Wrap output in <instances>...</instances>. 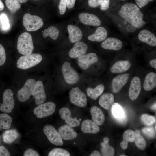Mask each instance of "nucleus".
Here are the masks:
<instances>
[{
	"instance_id": "29",
	"label": "nucleus",
	"mask_w": 156,
	"mask_h": 156,
	"mask_svg": "<svg viewBox=\"0 0 156 156\" xmlns=\"http://www.w3.org/2000/svg\"><path fill=\"white\" fill-rule=\"evenodd\" d=\"M104 86L102 84H99L95 88H87L86 90L88 96L93 100H95L103 93L104 90Z\"/></svg>"
},
{
	"instance_id": "37",
	"label": "nucleus",
	"mask_w": 156,
	"mask_h": 156,
	"mask_svg": "<svg viewBox=\"0 0 156 156\" xmlns=\"http://www.w3.org/2000/svg\"><path fill=\"white\" fill-rule=\"evenodd\" d=\"M101 145L102 147L101 151L104 156H113L114 154V149L109 146L108 143L104 142L101 143Z\"/></svg>"
},
{
	"instance_id": "53",
	"label": "nucleus",
	"mask_w": 156,
	"mask_h": 156,
	"mask_svg": "<svg viewBox=\"0 0 156 156\" xmlns=\"http://www.w3.org/2000/svg\"><path fill=\"white\" fill-rule=\"evenodd\" d=\"M4 8V5L1 0H0V11L2 10Z\"/></svg>"
},
{
	"instance_id": "41",
	"label": "nucleus",
	"mask_w": 156,
	"mask_h": 156,
	"mask_svg": "<svg viewBox=\"0 0 156 156\" xmlns=\"http://www.w3.org/2000/svg\"><path fill=\"white\" fill-rule=\"evenodd\" d=\"M6 59L5 49L0 44V66L3 65Z\"/></svg>"
},
{
	"instance_id": "21",
	"label": "nucleus",
	"mask_w": 156,
	"mask_h": 156,
	"mask_svg": "<svg viewBox=\"0 0 156 156\" xmlns=\"http://www.w3.org/2000/svg\"><path fill=\"white\" fill-rule=\"evenodd\" d=\"M70 42L73 43L80 40L82 36V33L80 29L77 26L69 24L67 26Z\"/></svg>"
},
{
	"instance_id": "11",
	"label": "nucleus",
	"mask_w": 156,
	"mask_h": 156,
	"mask_svg": "<svg viewBox=\"0 0 156 156\" xmlns=\"http://www.w3.org/2000/svg\"><path fill=\"white\" fill-rule=\"evenodd\" d=\"M31 95L34 98L35 102L36 105H39L45 102L46 95L42 81H38L36 82Z\"/></svg>"
},
{
	"instance_id": "32",
	"label": "nucleus",
	"mask_w": 156,
	"mask_h": 156,
	"mask_svg": "<svg viewBox=\"0 0 156 156\" xmlns=\"http://www.w3.org/2000/svg\"><path fill=\"white\" fill-rule=\"evenodd\" d=\"M12 121V117L5 113L0 114V129H8Z\"/></svg>"
},
{
	"instance_id": "24",
	"label": "nucleus",
	"mask_w": 156,
	"mask_h": 156,
	"mask_svg": "<svg viewBox=\"0 0 156 156\" xmlns=\"http://www.w3.org/2000/svg\"><path fill=\"white\" fill-rule=\"evenodd\" d=\"M90 112L93 121L97 125H102L105 120L102 111L97 106H93L91 108Z\"/></svg>"
},
{
	"instance_id": "44",
	"label": "nucleus",
	"mask_w": 156,
	"mask_h": 156,
	"mask_svg": "<svg viewBox=\"0 0 156 156\" xmlns=\"http://www.w3.org/2000/svg\"><path fill=\"white\" fill-rule=\"evenodd\" d=\"M24 156H39L38 152L31 148H29L26 150L23 154Z\"/></svg>"
},
{
	"instance_id": "20",
	"label": "nucleus",
	"mask_w": 156,
	"mask_h": 156,
	"mask_svg": "<svg viewBox=\"0 0 156 156\" xmlns=\"http://www.w3.org/2000/svg\"><path fill=\"white\" fill-rule=\"evenodd\" d=\"M139 39L150 46L154 47L156 45V38L152 33L147 30L141 31L138 35Z\"/></svg>"
},
{
	"instance_id": "22",
	"label": "nucleus",
	"mask_w": 156,
	"mask_h": 156,
	"mask_svg": "<svg viewBox=\"0 0 156 156\" xmlns=\"http://www.w3.org/2000/svg\"><path fill=\"white\" fill-rule=\"evenodd\" d=\"M82 132L86 133L96 134L99 131L98 125L90 120H86L83 121L81 127Z\"/></svg>"
},
{
	"instance_id": "1",
	"label": "nucleus",
	"mask_w": 156,
	"mask_h": 156,
	"mask_svg": "<svg viewBox=\"0 0 156 156\" xmlns=\"http://www.w3.org/2000/svg\"><path fill=\"white\" fill-rule=\"evenodd\" d=\"M119 15L137 28L143 27L146 22L143 20V14L137 5L133 3H126L122 6Z\"/></svg>"
},
{
	"instance_id": "59",
	"label": "nucleus",
	"mask_w": 156,
	"mask_h": 156,
	"mask_svg": "<svg viewBox=\"0 0 156 156\" xmlns=\"http://www.w3.org/2000/svg\"><path fill=\"white\" fill-rule=\"evenodd\" d=\"M35 0V1H36V0Z\"/></svg>"
},
{
	"instance_id": "31",
	"label": "nucleus",
	"mask_w": 156,
	"mask_h": 156,
	"mask_svg": "<svg viewBox=\"0 0 156 156\" xmlns=\"http://www.w3.org/2000/svg\"><path fill=\"white\" fill-rule=\"evenodd\" d=\"M111 107L112 114L115 119L121 118L126 114L122 107L118 103H114Z\"/></svg>"
},
{
	"instance_id": "7",
	"label": "nucleus",
	"mask_w": 156,
	"mask_h": 156,
	"mask_svg": "<svg viewBox=\"0 0 156 156\" xmlns=\"http://www.w3.org/2000/svg\"><path fill=\"white\" fill-rule=\"evenodd\" d=\"M69 97L71 102L77 106L83 107L87 105L86 97L78 87L72 88L69 93Z\"/></svg>"
},
{
	"instance_id": "60",
	"label": "nucleus",
	"mask_w": 156,
	"mask_h": 156,
	"mask_svg": "<svg viewBox=\"0 0 156 156\" xmlns=\"http://www.w3.org/2000/svg\"></svg>"
},
{
	"instance_id": "13",
	"label": "nucleus",
	"mask_w": 156,
	"mask_h": 156,
	"mask_svg": "<svg viewBox=\"0 0 156 156\" xmlns=\"http://www.w3.org/2000/svg\"><path fill=\"white\" fill-rule=\"evenodd\" d=\"M59 113L61 118L65 120L66 123L71 127H76L80 124L79 121L76 118H73L71 117V112L68 108L62 107L59 111Z\"/></svg>"
},
{
	"instance_id": "10",
	"label": "nucleus",
	"mask_w": 156,
	"mask_h": 156,
	"mask_svg": "<svg viewBox=\"0 0 156 156\" xmlns=\"http://www.w3.org/2000/svg\"><path fill=\"white\" fill-rule=\"evenodd\" d=\"M43 132L49 141L56 146H62L63 143L58 132L52 125H48L43 128Z\"/></svg>"
},
{
	"instance_id": "16",
	"label": "nucleus",
	"mask_w": 156,
	"mask_h": 156,
	"mask_svg": "<svg viewBox=\"0 0 156 156\" xmlns=\"http://www.w3.org/2000/svg\"><path fill=\"white\" fill-rule=\"evenodd\" d=\"M87 49V45L84 42L79 41L76 42L70 51L69 55L72 58L79 57L84 55Z\"/></svg>"
},
{
	"instance_id": "48",
	"label": "nucleus",
	"mask_w": 156,
	"mask_h": 156,
	"mask_svg": "<svg viewBox=\"0 0 156 156\" xmlns=\"http://www.w3.org/2000/svg\"><path fill=\"white\" fill-rule=\"evenodd\" d=\"M118 123L122 125H124L127 123V118L126 114L122 118L119 119H115Z\"/></svg>"
},
{
	"instance_id": "54",
	"label": "nucleus",
	"mask_w": 156,
	"mask_h": 156,
	"mask_svg": "<svg viewBox=\"0 0 156 156\" xmlns=\"http://www.w3.org/2000/svg\"><path fill=\"white\" fill-rule=\"evenodd\" d=\"M103 142L106 143H108L109 139L107 137H105L103 139Z\"/></svg>"
},
{
	"instance_id": "28",
	"label": "nucleus",
	"mask_w": 156,
	"mask_h": 156,
	"mask_svg": "<svg viewBox=\"0 0 156 156\" xmlns=\"http://www.w3.org/2000/svg\"><path fill=\"white\" fill-rule=\"evenodd\" d=\"M123 141L120 144L121 147L125 150L128 147L129 142H133L134 141L135 132L132 130L128 129L126 131L123 135Z\"/></svg>"
},
{
	"instance_id": "18",
	"label": "nucleus",
	"mask_w": 156,
	"mask_h": 156,
	"mask_svg": "<svg viewBox=\"0 0 156 156\" xmlns=\"http://www.w3.org/2000/svg\"><path fill=\"white\" fill-rule=\"evenodd\" d=\"M58 131L62 138L65 140H73L77 136L75 130L68 125L61 126L58 128Z\"/></svg>"
},
{
	"instance_id": "35",
	"label": "nucleus",
	"mask_w": 156,
	"mask_h": 156,
	"mask_svg": "<svg viewBox=\"0 0 156 156\" xmlns=\"http://www.w3.org/2000/svg\"><path fill=\"white\" fill-rule=\"evenodd\" d=\"M59 33L58 30L55 27L53 26L49 27L47 29H46L44 31L43 36L46 38L49 36L53 40L56 39L58 36Z\"/></svg>"
},
{
	"instance_id": "12",
	"label": "nucleus",
	"mask_w": 156,
	"mask_h": 156,
	"mask_svg": "<svg viewBox=\"0 0 156 156\" xmlns=\"http://www.w3.org/2000/svg\"><path fill=\"white\" fill-rule=\"evenodd\" d=\"M98 57L96 54L93 53L83 55L78 57V64L79 67L83 70H86L92 64L97 62Z\"/></svg>"
},
{
	"instance_id": "9",
	"label": "nucleus",
	"mask_w": 156,
	"mask_h": 156,
	"mask_svg": "<svg viewBox=\"0 0 156 156\" xmlns=\"http://www.w3.org/2000/svg\"><path fill=\"white\" fill-rule=\"evenodd\" d=\"M13 96V93L10 89H7L4 91L3 97V103L0 106L1 112L6 113L12 112L15 106Z\"/></svg>"
},
{
	"instance_id": "27",
	"label": "nucleus",
	"mask_w": 156,
	"mask_h": 156,
	"mask_svg": "<svg viewBox=\"0 0 156 156\" xmlns=\"http://www.w3.org/2000/svg\"><path fill=\"white\" fill-rule=\"evenodd\" d=\"M156 86V74L151 72L148 74L145 77L143 88L146 91H149L153 89Z\"/></svg>"
},
{
	"instance_id": "42",
	"label": "nucleus",
	"mask_w": 156,
	"mask_h": 156,
	"mask_svg": "<svg viewBox=\"0 0 156 156\" xmlns=\"http://www.w3.org/2000/svg\"><path fill=\"white\" fill-rule=\"evenodd\" d=\"M67 0H60L58 6L60 14H64L66 10Z\"/></svg>"
},
{
	"instance_id": "26",
	"label": "nucleus",
	"mask_w": 156,
	"mask_h": 156,
	"mask_svg": "<svg viewBox=\"0 0 156 156\" xmlns=\"http://www.w3.org/2000/svg\"><path fill=\"white\" fill-rule=\"evenodd\" d=\"M107 32L106 30L103 27H98L95 33L88 37V39L92 41L101 42L106 38Z\"/></svg>"
},
{
	"instance_id": "39",
	"label": "nucleus",
	"mask_w": 156,
	"mask_h": 156,
	"mask_svg": "<svg viewBox=\"0 0 156 156\" xmlns=\"http://www.w3.org/2000/svg\"><path fill=\"white\" fill-rule=\"evenodd\" d=\"M141 119L144 123L148 126L152 125L156 121L154 116L147 114L142 115L141 117Z\"/></svg>"
},
{
	"instance_id": "30",
	"label": "nucleus",
	"mask_w": 156,
	"mask_h": 156,
	"mask_svg": "<svg viewBox=\"0 0 156 156\" xmlns=\"http://www.w3.org/2000/svg\"><path fill=\"white\" fill-rule=\"evenodd\" d=\"M19 134L16 129L6 131L2 135L3 142L7 144H11L18 137Z\"/></svg>"
},
{
	"instance_id": "17",
	"label": "nucleus",
	"mask_w": 156,
	"mask_h": 156,
	"mask_svg": "<svg viewBox=\"0 0 156 156\" xmlns=\"http://www.w3.org/2000/svg\"><path fill=\"white\" fill-rule=\"evenodd\" d=\"M79 17L81 21L85 25L98 26L101 23L98 17L93 14L83 13L79 14Z\"/></svg>"
},
{
	"instance_id": "49",
	"label": "nucleus",
	"mask_w": 156,
	"mask_h": 156,
	"mask_svg": "<svg viewBox=\"0 0 156 156\" xmlns=\"http://www.w3.org/2000/svg\"><path fill=\"white\" fill-rule=\"evenodd\" d=\"M76 0H67V6L69 9L72 8L74 6Z\"/></svg>"
},
{
	"instance_id": "56",
	"label": "nucleus",
	"mask_w": 156,
	"mask_h": 156,
	"mask_svg": "<svg viewBox=\"0 0 156 156\" xmlns=\"http://www.w3.org/2000/svg\"><path fill=\"white\" fill-rule=\"evenodd\" d=\"M18 1L21 3H23L26 2L28 0H18Z\"/></svg>"
},
{
	"instance_id": "57",
	"label": "nucleus",
	"mask_w": 156,
	"mask_h": 156,
	"mask_svg": "<svg viewBox=\"0 0 156 156\" xmlns=\"http://www.w3.org/2000/svg\"><path fill=\"white\" fill-rule=\"evenodd\" d=\"M121 156H126L125 155H120Z\"/></svg>"
},
{
	"instance_id": "34",
	"label": "nucleus",
	"mask_w": 156,
	"mask_h": 156,
	"mask_svg": "<svg viewBox=\"0 0 156 156\" xmlns=\"http://www.w3.org/2000/svg\"><path fill=\"white\" fill-rule=\"evenodd\" d=\"M20 3L18 0H6L5 4L11 13H15L21 8Z\"/></svg>"
},
{
	"instance_id": "55",
	"label": "nucleus",
	"mask_w": 156,
	"mask_h": 156,
	"mask_svg": "<svg viewBox=\"0 0 156 156\" xmlns=\"http://www.w3.org/2000/svg\"><path fill=\"white\" fill-rule=\"evenodd\" d=\"M151 109L155 110H156V103L154 104L151 107Z\"/></svg>"
},
{
	"instance_id": "23",
	"label": "nucleus",
	"mask_w": 156,
	"mask_h": 156,
	"mask_svg": "<svg viewBox=\"0 0 156 156\" xmlns=\"http://www.w3.org/2000/svg\"><path fill=\"white\" fill-rule=\"evenodd\" d=\"M131 64L128 60L119 61L115 62L110 68L111 72L113 73L125 72L130 68Z\"/></svg>"
},
{
	"instance_id": "45",
	"label": "nucleus",
	"mask_w": 156,
	"mask_h": 156,
	"mask_svg": "<svg viewBox=\"0 0 156 156\" xmlns=\"http://www.w3.org/2000/svg\"><path fill=\"white\" fill-rule=\"evenodd\" d=\"M135 2L139 8H142L146 6L150 2L153 0H135Z\"/></svg>"
},
{
	"instance_id": "38",
	"label": "nucleus",
	"mask_w": 156,
	"mask_h": 156,
	"mask_svg": "<svg viewBox=\"0 0 156 156\" xmlns=\"http://www.w3.org/2000/svg\"><path fill=\"white\" fill-rule=\"evenodd\" d=\"M48 156H69L70 154L67 150L61 148H55L51 150Z\"/></svg>"
},
{
	"instance_id": "51",
	"label": "nucleus",
	"mask_w": 156,
	"mask_h": 156,
	"mask_svg": "<svg viewBox=\"0 0 156 156\" xmlns=\"http://www.w3.org/2000/svg\"><path fill=\"white\" fill-rule=\"evenodd\" d=\"M150 66L153 68L156 69V59H154L151 60L149 62Z\"/></svg>"
},
{
	"instance_id": "5",
	"label": "nucleus",
	"mask_w": 156,
	"mask_h": 156,
	"mask_svg": "<svg viewBox=\"0 0 156 156\" xmlns=\"http://www.w3.org/2000/svg\"><path fill=\"white\" fill-rule=\"evenodd\" d=\"M62 72L65 81L69 84H74L77 83L79 77L78 73L71 66L70 63L65 62L62 68Z\"/></svg>"
},
{
	"instance_id": "4",
	"label": "nucleus",
	"mask_w": 156,
	"mask_h": 156,
	"mask_svg": "<svg viewBox=\"0 0 156 156\" xmlns=\"http://www.w3.org/2000/svg\"><path fill=\"white\" fill-rule=\"evenodd\" d=\"M23 25L29 31H35L41 28L43 25L42 19L36 15L26 13L23 17Z\"/></svg>"
},
{
	"instance_id": "40",
	"label": "nucleus",
	"mask_w": 156,
	"mask_h": 156,
	"mask_svg": "<svg viewBox=\"0 0 156 156\" xmlns=\"http://www.w3.org/2000/svg\"><path fill=\"white\" fill-rule=\"evenodd\" d=\"M142 133L150 138H153L155 136V130L152 127H145L142 129Z\"/></svg>"
},
{
	"instance_id": "52",
	"label": "nucleus",
	"mask_w": 156,
	"mask_h": 156,
	"mask_svg": "<svg viewBox=\"0 0 156 156\" xmlns=\"http://www.w3.org/2000/svg\"><path fill=\"white\" fill-rule=\"evenodd\" d=\"M101 155L99 152L97 151H94L90 155V156H99Z\"/></svg>"
},
{
	"instance_id": "47",
	"label": "nucleus",
	"mask_w": 156,
	"mask_h": 156,
	"mask_svg": "<svg viewBox=\"0 0 156 156\" xmlns=\"http://www.w3.org/2000/svg\"><path fill=\"white\" fill-rule=\"evenodd\" d=\"M101 0H88L89 6L92 7H96L99 5Z\"/></svg>"
},
{
	"instance_id": "43",
	"label": "nucleus",
	"mask_w": 156,
	"mask_h": 156,
	"mask_svg": "<svg viewBox=\"0 0 156 156\" xmlns=\"http://www.w3.org/2000/svg\"><path fill=\"white\" fill-rule=\"evenodd\" d=\"M110 0H101L99 3L101 9L103 11L107 10L109 7Z\"/></svg>"
},
{
	"instance_id": "3",
	"label": "nucleus",
	"mask_w": 156,
	"mask_h": 156,
	"mask_svg": "<svg viewBox=\"0 0 156 156\" xmlns=\"http://www.w3.org/2000/svg\"><path fill=\"white\" fill-rule=\"evenodd\" d=\"M42 59V56L38 53L25 55L18 59L17 62V66L21 69H27L39 63Z\"/></svg>"
},
{
	"instance_id": "58",
	"label": "nucleus",
	"mask_w": 156,
	"mask_h": 156,
	"mask_svg": "<svg viewBox=\"0 0 156 156\" xmlns=\"http://www.w3.org/2000/svg\"><path fill=\"white\" fill-rule=\"evenodd\" d=\"M121 0V1H124L125 0Z\"/></svg>"
},
{
	"instance_id": "36",
	"label": "nucleus",
	"mask_w": 156,
	"mask_h": 156,
	"mask_svg": "<svg viewBox=\"0 0 156 156\" xmlns=\"http://www.w3.org/2000/svg\"><path fill=\"white\" fill-rule=\"evenodd\" d=\"M10 27L9 19L4 13L0 14V29L3 31H8Z\"/></svg>"
},
{
	"instance_id": "8",
	"label": "nucleus",
	"mask_w": 156,
	"mask_h": 156,
	"mask_svg": "<svg viewBox=\"0 0 156 156\" xmlns=\"http://www.w3.org/2000/svg\"><path fill=\"white\" fill-rule=\"evenodd\" d=\"M36 83V80L33 79H30L26 81L23 86L17 92V98L20 101L24 102L29 99Z\"/></svg>"
},
{
	"instance_id": "46",
	"label": "nucleus",
	"mask_w": 156,
	"mask_h": 156,
	"mask_svg": "<svg viewBox=\"0 0 156 156\" xmlns=\"http://www.w3.org/2000/svg\"><path fill=\"white\" fill-rule=\"evenodd\" d=\"M10 154L7 149L3 146H0V156H10Z\"/></svg>"
},
{
	"instance_id": "50",
	"label": "nucleus",
	"mask_w": 156,
	"mask_h": 156,
	"mask_svg": "<svg viewBox=\"0 0 156 156\" xmlns=\"http://www.w3.org/2000/svg\"><path fill=\"white\" fill-rule=\"evenodd\" d=\"M136 28L133 25H128L126 27V30L129 32L132 33L135 31L136 30Z\"/></svg>"
},
{
	"instance_id": "25",
	"label": "nucleus",
	"mask_w": 156,
	"mask_h": 156,
	"mask_svg": "<svg viewBox=\"0 0 156 156\" xmlns=\"http://www.w3.org/2000/svg\"><path fill=\"white\" fill-rule=\"evenodd\" d=\"M114 101L113 95L109 93H105L99 98V105L105 109L108 110L111 107Z\"/></svg>"
},
{
	"instance_id": "14",
	"label": "nucleus",
	"mask_w": 156,
	"mask_h": 156,
	"mask_svg": "<svg viewBox=\"0 0 156 156\" xmlns=\"http://www.w3.org/2000/svg\"><path fill=\"white\" fill-rule=\"evenodd\" d=\"M141 90V81L140 78L137 77H134L132 79L129 90L130 98L134 101L137 99Z\"/></svg>"
},
{
	"instance_id": "33",
	"label": "nucleus",
	"mask_w": 156,
	"mask_h": 156,
	"mask_svg": "<svg viewBox=\"0 0 156 156\" xmlns=\"http://www.w3.org/2000/svg\"><path fill=\"white\" fill-rule=\"evenodd\" d=\"M137 146L140 149L144 150L146 147V141L143 137L141 135L140 131L138 130L135 132L134 141Z\"/></svg>"
},
{
	"instance_id": "15",
	"label": "nucleus",
	"mask_w": 156,
	"mask_h": 156,
	"mask_svg": "<svg viewBox=\"0 0 156 156\" xmlns=\"http://www.w3.org/2000/svg\"><path fill=\"white\" fill-rule=\"evenodd\" d=\"M129 78V73H126L118 75L115 77L112 82L113 92H118L126 84Z\"/></svg>"
},
{
	"instance_id": "6",
	"label": "nucleus",
	"mask_w": 156,
	"mask_h": 156,
	"mask_svg": "<svg viewBox=\"0 0 156 156\" xmlns=\"http://www.w3.org/2000/svg\"><path fill=\"white\" fill-rule=\"evenodd\" d=\"M56 105L52 102L40 104L33 110V113L38 118H44L52 115L55 111Z\"/></svg>"
},
{
	"instance_id": "19",
	"label": "nucleus",
	"mask_w": 156,
	"mask_h": 156,
	"mask_svg": "<svg viewBox=\"0 0 156 156\" xmlns=\"http://www.w3.org/2000/svg\"><path fill=\"white\" fill-rule=\"evenodd\" d=\"M122 46V44L121 41L113 37L107 38L101 44L102 47L107 50H118Z\"/></svg>"
},
{
	"instance_id": "2",
	"label": "nucleus",
	"mask_w": 156,
	"mask_h": 156,
	"mask_svg": "<svg viewBox=\"0 0 156 156\" xmlns=\"http://www.w3.org/2000/svg\"><path fill=\"white\" fill-rule=\"evenodd\" d=\"M17 48L20 54L27 55L32 53L34 47L31 35L27 32L22 33L17 41Z\"/></svg>"
}]
</instances>
